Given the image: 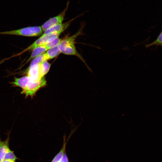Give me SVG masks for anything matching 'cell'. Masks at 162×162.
Listing matches in <instances>:
<instances>
[{
	"label": "cell",
	"instance_id": "7",
	"mask_svg": "<svg viewBox=\"0 0 162 162\" xmlns=\"http://www.w3.org/2000/svg\"><path fill=\"white\" fill-rule=\"evenodd\" d=\"M40 63L29 66L27 71V75L32 79L39 80L41 78L40 76Z\"/></svg>",
	"mask_w": 162,
	"mask_h": 162
},
{
	"label": "cell",
	"instance_id": "4",
	"mask_svg": "<svg viewBox=\"0 0 162 162\" xmlns=\"http://www.w3.org/2000/svg\"><path fill=\"white\" fill-rule=\"evenodd\" d=\"M63 31H61L43 34L38 39L28 47L29 50H33L38 46L45 45L52 40L57 37Z\"/></svg>",
	"mask_w": 162,
	"mask_h": 162
},
{
	"label": "cell",
	"instance_id": "12",
	"mask_svg": "<svg viewBox=\"0 0 162 162\" xmlns=\"http://www.w3.org/2000/svg\"><path fill=\"white\" fill-rule=\"evenodd\" d=\"M51 64L47 61L40 63V76L41 78L44 77L49 70Z\"/></svg>",
	"mask_w": 162,
	"mask_h": 162
},
{
	"label": "cell",
	"instance_id": "16",
	"mask_svg": "<svg viewBox=\"0 0 162 162\" xmlns=\"http://www.w3.org/2000/svg\"><path fill=\"white\" fill-rule=\"evenodd\" d=\"M62 40V39H60L59 37H58L45 45L48 50L58 44Z\"/></svg>",
	"mask_w": 162,
	"mask_h": 162
},
{
	"label": "cell",
	"instance_id": "10",
	"mask_svg": "<svg viewBox=\"0 0 162 162\" xmlns=\"http://www.w3.org/2000/svg\"><path fill=\"white\" fill-rule=\"evenodd\" d=\"M61 52L59 48L58 44L48 49L45 54L48 60L52 59L58 55Z\"/></svg>",
	"mask_w": 162,
	"mask_h": 162
},
{
	"label": "cell",
	"instance_id": "3",
	"mask_svg": "<svg viewBox=\"0 0 162 162\" xmlns=\"http://www.w3.org/2000/svg\"><path fill=\"white\" fill-rule=\"evenodd\" d=\"M41 26H29L10 31L0 32V34L13 35L26 37H36L40 35L43 33Z\"/></svg>",
	"mask_w": 162,
	"mask_h": 162
},
{
	"label": "cell",
	"instance_id": "2",
	"mask_svg": "<svg viewBox=\"0 0 162 162\" xmlns=\"http://www.w3.org/2000/svg\"><path fill=\"white\" fill-rule=\"evenodd\" d=\"M82 29L80 28L73 35L62 39L58 46L61 53L67 55L76 56L84 61L76 50L74 44L76 38L82 34Z\"/></svg>",
	"mask_w": 162,
	"mask_h": 162
},
{
	"label": "cell",
	"instance_id": "15",
	"mask_svg": "<svg viewBox=\"0 0 162 162\" xmlns=\"http://www.w3.org/2000/svg\"><path fill=\"white\" fill-rule=\"evenodd\" d=\"M162 32H161L158 35L157 39L153 42L150 44H148L145 45L146 48L152 46L156 45L157 46L160 45L162 46Z\"/></svg>",
	"mask_w": 162,
	"mask_h": 162
},
{
	"label": "cell",
	"instance_id": "9",
	"mask_svg": "<svg viewBox=\"0 0 162 162\" xmlns=\"http://www.w3.org/2000/svg\"><path fill=\"white\" fill-rule=\"evenodd\" d=\"M45 45H41L35 48L33 51L30 56L27 60L24 65L27 63L30 60H32L37 56H39L48 50Z\"/></svg>",
	"mask_w": 162,
	"mask_h": 162
},
{
	"label": "cell",
	"instance_id": "5",
	"mask_svg": "<svg viewBox=\"0 0 162 162\" xmlns=\"http://www.w3.org/2000/svg\"><path fill=\"white\" fill-rule=\"evenodd\" d=\"M69 4V2H68L65 8L58 15L50 19L43 24L41 26L43 31L52 26L62 23L68 8Z\"/></svg>",
	"mask_w": 162,
	"mask_h": 162
},
{
	"label": "cell",
	"instance_id": "18",
	"mask_svg": "<svg viewBox=\"0 0 162 162\" xmlns=\"http://www.w3.org/2000/svg\"><path fill=\"white\" fill-rule=\"evenodd\" d=\"M2 162H16V161L13 160L4 159Z\"/></svg>",
	"mask_w": 162,
	"mask_h": 162
},
{
	"label": "cell",
	"instance_id": "6",
	"mask_svg": "<svg viewBox=\"0 0 162 162\" xmlns=\"http://www.w3.org/2000/svg\"><path fill=\"white\" fill-rule=\"evenodd\" d=\"M76 17L72 19L69 21L64 23H61L52 26L44 31L43 34H45L51 32L60 31H64L70 25L71 22Z\"/></svg>",
	"mask_w": 162,
	"mask_h": 162
},
{
	"label": "cell",
	"instance_id": "1",
	"mask_svg": "<svg viewBox=\"0 0 162 162\" xmlns=\"http://www.w3.org/2000/svg\"><path fill=\"white\" fill-rule=\"evenodd\" d=\"M47 82L44 76L40 80H36L27 76L20 78L15 77L14 81L10 82L13 86L22 89L21 94L25 95V98L30 97L32 99L36 95L40 88L45 86Z\"/></svg>",
	"mask_w": 162,
	"mask_h": 162
},
{
	"label": "cell",
	"instance_id": "17",
	"mask_svg": "<svg viewBox=\"0 0 162 162\" xmlns=\"http://www.w3.org/2000/svg\"><path fill=\"white\" fill-rule=\"evenodd\" d=\"M58 162H69L67 155L65 153L62 158Z\"/></svg>",
	"mask_w": 162,
	"mask_h": 162
},
{
	"label": "cell",
	"instance_id": "14",
	"mask_svg": "<svg viewBox=\"0 0 162 162\" xmlns=\"http://www.w3.org/2000/svg\"><path fill=\"white\" fill-rule=\"evenodd\" d=\"M4 159L16 161V160L19 159L15 154L14 151L10 149L5 154Z\"/></svg>",
	"mask_w": 162,
	"mask_h": 162
},
{
	"label": "cell",
	"instance_id": "11",
	"mask_svg": "<svg viewBox=\"0 0 162 162\" xmlns=\"http://www.w3.org/2000/svg\"><path fill=\"white\" fill-rule=\"evenodd\" d=\"M63 139V144L61 149L59 152L54 157L51 162H58L62 158L64 154L66 153V145L68 139L66 141L65 135L64 136Z\"/></svg>",
	"mask_w": 162,
	"mask_h": 162
},
{
	"label": "cell",
	"instance_id": "8",
	"mask_svg": "<svg viewBox=\"0 0 162 162\" xmlns=\"http://www.w3.org/2000/svg\"><path fill=\"white\" fill-rule=\"evenodd\" d=\"M10 132L8 133V136L4 141H2L0 137V162L4 160L7 152L10 149L9 146Z\"/></svg>",
	"mask_w": 162,
	"mask_h": 162
},
{
	"label": "cell",
	"instance_id": "13",
	"mask_svg": "<svg viewBox=\"0 0 162 162\" xmlns=\"http://www.w3.org/2000/svg\"><path fill=\"white\" fill-rule=\"evenodd\" d=\"M47 60L48 59L46 54L45 53H44L34 58L31 62L29 66L34 64L40 63Z\"/></svg>",
	"mask_w": 162,
	"mask_h": 162
}]
</instances>
